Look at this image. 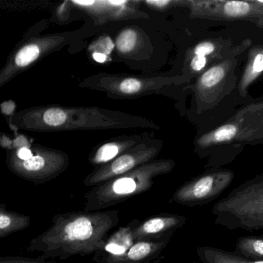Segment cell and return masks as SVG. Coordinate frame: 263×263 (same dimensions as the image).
Returning <instances> with one entry per match:
<instances>
[{"mask_svg":"<svg viewBox=\"0 0 263 263\" xmlns=\"http://www.w3.org/2000/svg\"><path fill=\"white\" fill-rule=\"evenodd\" d=\"M144 3L154 8L164 9L169 5L177 4L178 2L170 1V0H150V1H145Z\"/></svg>","mask_w":263,"mask_h":263,"instance_id":"484cf974","label":"cell"},{"mask_svg":"<svg viewBox=\"0 0 263 263\" xmlns=\"http://www.w3.org/2000/svg\"><path fill=\"white\" fill-rule=\"evenodd\" d=\"M198 253L204 263H263V260L249 259L215 248H199Z\"/></svg>","mask_w":263,"mask_h":263,"instance_id":"9a60e30c","label":"cell"},{"mask_svg":"<svg viewBox=\"0 0 263 263\" xmlns=\"http://www.w3.org/2000/svg\"><path fill=\"white\" fill-rule=\"evenodd\" d=\"M67 119L65 112L59 108H52L45 112L44 121L50 126H60L64 124Z\"/></svg>","mask_w":263,"mask_h":263,"instance_id":"44dd1931","label":"cell"},{"mask_svg":"<svg viewBox=\"0 0 263 263\" xmlns=\"http://www.w3.org/2000/svg\"><path fill=\"white\" fill-rule=\"evenodd\" d=\"M96 47L97 50L95 52L103 53V54L108 57V55H110L115 49V45L113 41L110 37L107 36V37L99 40L98 42L97 43Z\"/></svg>","mask_w":263,"mask_h":263,"instance_id":"603a6c76","label":"cell"},{"mask_svg":"<svg viewBox=\"0 0 263 263\" xmlns=\"http://www.w3.org/2000/svg\"><path fill=\"white\" fill-rule=\"evenodd\" d=\"M30 222L28 215L8 210L7 206L0 204V238L27 229Z\"/></svg>","mask_w":263,"mask_h":263,"instance_id":"7c38bea8","label":"cell"},{"mask_svg":"<svg viewBox=\"0 0 263 263\" xmlns=\"http://www.w3.org/2000/svg\"><path fill=\"white\" fill-rule=\"evenodd\" d=\"M119 211L65 212L57 214L51 226L29 243V253H39L40 260H65L101 250L109 232L119 222Z\"/></svg>","mask_w":263,"mask_h":263,"instance_id":"6da1fadb","label":"cell"},{"mask_svg":"<svg viewBox=\"0 0 263 263\" xmlns=\"http://www.w3.org/2000/svg\"><path fill=\"white\" fill-rule=\"evenodd\" d=\"M40 55V49L35 44H30L21 49L15 58L16 65L21 67H27L36 61Z\"/></svg>","mask_w":263,"mask_h":263,"instance_id":"ffe728a7","label":"cell"},{"mask_svg":"<svg viewBox=\"0 0 263 263\" xmlns=\"http://www.w3.org/2000/svg\"><path fill=\"white\" fill-rule=\"evenodd\" d=\"M185 221L186 218L181 215H159L142 222L138 221L133 229L134 238L135 241L156 239L181 227Z\"/></svg>","mask_w":263,"mask_h":263,"instance_id":"52a82bcc","label":"cell"},{"mask_svg":"<svg viewBox=\"0 0 263 263\" xmlns=\"http://www.w3.org/2000/svg\"><path fill=\"white\" fill-rule=\"evenodd\" d=\"M73 3L84 7H90L95 4V1H73Z\"/></svg>","mask_w":263,"mask_h":263,"instance_id":"f1b7e54d","label":"cell"},{"mask_svg":"<svg viewBox=\"0 0 263 263\" xmlns=\"http://www.w3.org/2000/svg\"><path fill=\"white\" fill-rule=\"evenodd\" d=\"M237 250L251 260H263V240L260 237H242L237 242Z\"/></svg>","mask_w":263,"mask_h":263,"instance_id":"ac0fdd59","label":"cell"},{"mask_svg":"<svg viewBox=\"0 0 263 263\" xmlns=\"http://www.w3.org/2000/svg\"><path fill=\"white\" fill-rule=\"evenodd\" d=\"M231 63L216 64L204 72L199 78L197 87L199 91H210L219 87L223 82L229 70Z\"/></svg>","mask_w":263,"mask_h":263,"instance_id":"2e32d148","label":"cell"},{"mask_svg":"<svg viewBox=\"0 0 263 263\" xmlns=\"http://www.w3.org/2000/svg\"><path fill=\"white\" fill-rule=\"evenodd\" d=\"M261 46L255 47L249 53V62L241 78L239 89L241 93L246 92V89L253 83L263 70V53Z\"/></svg>","mask_w":263,"mask_h":263,"instance_id":"4fadbf2b","label":"cell"},{"mask_svg":"<svg viewBox=\"0 0 263 263\" xmlns=\"http://www.w3.org/2000/svg\"><path fill=\"white\" fill-rule=\"evenodd\" d=\"M232 171L219 170L200 175L180 187L172 201L182 205L194 207L211 202L218 198L232 183Z\"/></svg>","mask_w":263,"mask_h":263,"instance_id":"277c9868","label":"cell"},{"mask_svg":"<svg viewBox=\"0 0 263 263\" xmlns=\"http://www.w3.org/2000/svg\"><path fill=\"white\" fill-rule=\"evenodd\" d=\"M61 167V163L54 160H47L41 155L32 156L29 159L15 164L14 168L19 175L30 180L44 179L57 173Z\"/></svg>","mask_w":263,"mask_h":263,"instance_id":"30bf717a","label":"cell"},{"mask_svg":"<svg viewBox=\"0 0 263 263\" xmlns=\"http://www.w3.org/2000/svg\"><path fill=\"white\" fill-rule=\"evenodd\" d=\"M154 80H142L136 78H125L118 79L115 85V91L124 96H134L146 91L153 87Z\"/></svg>","mask_w":263,"mask_h":263,"instance_id":"e0dca14e","label":"cell"},{"mask_svg":"<svg viewBox=\"0 0 263 263\" xmlns=\"http://www.w3.org/2000/svg\"><path fill=\"white\" fill-rule=\"evenodd\" d=\"M17 156L18 158L22 160V161H25V160L31 158V157L33 156V153H32L31 151L27 148V147H22V148L20 149L19 152H18Z\"/></svg>","mask_w":263,"mask_h":263,"instance_id":"4316f807","label":"cell"},{"mask_svg":"<svg viewBox=\"0 0 263 263\" xmlns=\"http://www.w3.org/2000/svg\"><path fill=\"white\" fill-rule=\"evenodd\" d=\"M138 33L134 29L127 28L120 32L115 45L121 54H127L135 50L138 45Z\"/></svg>","mask_w":263,"mask_h":263,"instance_id":"d6986e66","label":"cell"},{"mask_svg":"<svg viewBox=\"0 0 263 263\" xmlns=\"http://www.w3.org/2000/svg\"><path fill=\"white\" fill-rule=\"evenodd\" d=\"M215 223L229 229H263V177L258 176L232 191L212 209Z\"/></svg>","mask_w":263,"mask_h":263,"instance_id":"3957f363","label":"cell"},{"mask_svg":"<svg viewBox=\"0 0 263 263\" xmlns=\"http://www.w3.org/2000/svg\"><path fill=\"white\" fill-rule=\"evenodd\" d=\"M138 222V220H135L109 235L102 249L95 253L97 262L124 255L135 242L133 229Z\"/></svg>","mask_w":263,"mask_h":263,"instance_id":"9c48e42d","label":"cell"},{"mask_svg":"<svg viewBox=\"0 0 263 263\" xmlns=\"http://www.w3.org/2000/svg\"><path fill=\"white\" fill-rule=\"evenodd\" d=\"M214 7H211L209 2H202L205 7H209V12L219 11L223 17L227 19H243L251 16L258 9H262V5L258 6L260 1L245 2V1H221L211 2Z\"/></svg>","mask_w":263,"mask_h":263,"instance_id":"8fae6325","label":"cell"},{"mask_svg":"<svg viewBox=\"0 0 263 263\" xmlns=\"http://www.w3.org/2000/svg\"><path fill=\"white\" fill-rule=\"evenodd\" d=\"M0 263H48L41 260L22 258V257H0Z\"/></svg>","mask_w":263,"mask_h":263,"instance_id":"cb8c5ba5","label":"cell"},{"mask_svg":"<svg viewBox=\"0 0 263 263\" xmlns=\"http://www.w3.org/2000/svg\"><path fill=\"white\" fill-rule=\"evenodd\" d=\"M262 104H255V107L249 114L248 118H245L247 113L248 107L242 109L229 122L212 132L203 135L198 141L201 147H211L216 144L232 142L235 141L247 140V137L251 138V124H245V122L251 118Z\"/></svg>","mask_w":263,"mask_h":263,"instance_id":"8992f818","label":"cell"},{"mask_svg":"<svg viewBox=\"0 0 263 263\" xmlns=\"http://www.w3.org/2000/svg\"><path fill=\"white\" fill-rule=\"evenodd\" d=\"M207 64V58L202 56H194L191 61V67L195 71H201Z\"/></svg>","mask_w":263,"mask_h":263,"instance_id":"d4e9b609","label":"cell"},{"mask_svg":"<svg viewBox=\"0 0 263 263\" xmlns=\"http://www.w3.org/2000/svg\"><path fill=\"white\" fill-rule=\"evenodd\" d=\"M171 235L159 238V240H141L135 241L130 249L119 257L108 258L98 263H140L145 262L147 260L152 259L165 247L171 238Z\"/></svg>","mask_w":263,"mask_h":263,"instance_id":"ba28073f","label":"cell"},{"mask_svg":"<svg viewBox=\"0 0 263 263\" xmlns=\"http://www.w3.org/2000/svg\"><path fill=\"white\" fill-rule=\"evenodd\" d=\"M93 58L95 61H97L98 63H101V64L107 62L108 61V57L103 54V53H98V52H95L93 53Z\"/></svg>","mask_w":263,"mask_h":263,"instance_id":"83f0119b","label":"cell"},{"mask_svg":"<svg viewBox=\"0 0 263 263\" xmlns=\"http://www.w3.org/2000/svg\"><path fill=\"white\" fill-rule=\"evenodd\" d=\"M172 160H157L95 186L84 195V211L97 212L113 207L152 189L155 178L172 172Z\"/></svg>","mask_w":263,"mask_h":263,"instance_id":"7a4b0ae2","label":"cell"},{"mask_svg":"<svg viewBox=\"0 0 263 263\" xmlns=\"http://www.w3.org/2000/svg\"><path fill=\"white\" fill-rule=\"evenodd\" d=\"M161 150L158 145L142 143L129 149L113 161L89 175L84 184L86 186H96L105 182L115 177L124 175L133 169L153 161Z\"/></svg>","mask_w":263,"mask_h":263,"instance_id":"5b68a950","label":"cell"},{"mask_svg":"<svg viewBox=\"0 0 263 263\" xmlns=\"http://www.w3.org/2000/svg\"><path fill=\"white\" fill-rule=\"evenodd\" d=\"M215 45L210 41L200 43L194 49V56L207 57L215 52Z\"/></svg>","mask_w":263,"mask_h":263,"instance_id":"7402d4cb","label":"cell"},{"mask_svg":"<svg viewBox=\"0 0 263 263\" xmlns=\"http://www.w3.org/2000/svg\"><path fill=\"white\" fill-rule=\"evenodd\" d=\"M137 144V141L135 140L107 143L97 151L93 162L97 164H107Z\"/></svg>","mask_w":263,"mask_h":263,"instance_id":"5bb4252c","label":"cell"}]
</instances>
